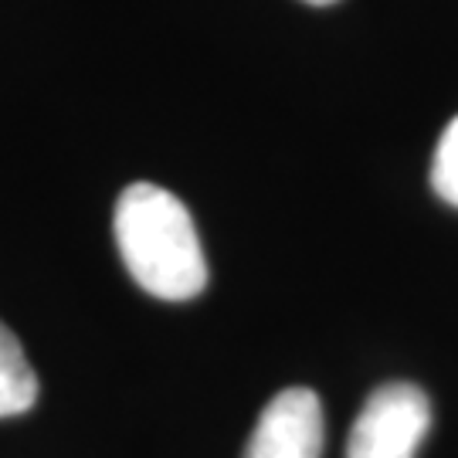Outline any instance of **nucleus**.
Returning <instances> with one entry per match:
<instances>
[{"label":"nucleus","instance_id":"20e7f679","mask_svg":"<svg viewBox=\"0 0 458 458\" xmlns=\"http://www.w3.org/2000/svg\"><path fill=\"white\" fill-rule=\"evenodd\" d=\"M38 401V377L17 336L0 323V418H14L34 408Z\"/></svg>","mask_w":458,"mask_h":458},{"label":"nucleus","instance_id":"39448f33","mask_svg":"<svg viewBox=\"0 0 458 458\" xmlns=\"http://www.w3.org/2000/svg\"><path fill=\"white\" fill-rule=\"evenodd\" d=\"M431 187L445 204L458 208V115L445 126L431 160Z\"/></svg>","mask_w":458,"mask_h":458},{"label":"nucleus","instance_id":"423d86ee","mask_svg":"<svg viewBox=\"0 0 458 458\" xmlns=\"http://www.w3.org/2000/svg\"><path fill=\"white\" fill-rule=\"evenodd\" d=\"M306 4H312V7H327V4H336V0H306Z\"/></svg>","mask_w":458,"mask_h":458},{"label":"nucleus","instance_id":"f03ea898","mask_svg":"<svg viewBox=\"0 0 458 458\" xmlns=\"http://www.w3.org/2000/svg\"><path fill=\"white\" fill-rule=\"evenodd\" d=\"M431 428V401L418 384L394 380L363 401L346 458H414Z\"/></svg>","mask_w":458,"mask_h":458},{"label":"nucleus","instance_id":"7ed1b4c3","mask_svg":"<svg viewBox=\"0 0 458 458\" xmlns=\"http://www.w3.org/2000/svg\"><path fill=\"white\" fill-rule=\"evenodd\" d=\"M323 404L310 387H289L265 404L245 445V458H319Z\"/></svg>","mask_w":458,"mask_h":458},{"label":"nucleus","instance_id":"f257e3e1","mask_svg":"<svg viewBox=\"0 0 458 458\" xmlns=\"http://www.w3.org/2000/svg\"><path fill=\"white\" fill-rule=\"evenodd\" d=\"M115 245L132 282L157 299L183 302L204 293L208 262L204 248L177 194L157 183H130L113 217Z\"/></svg>","mask_w":458,"mask_h":458}]
</instances>
